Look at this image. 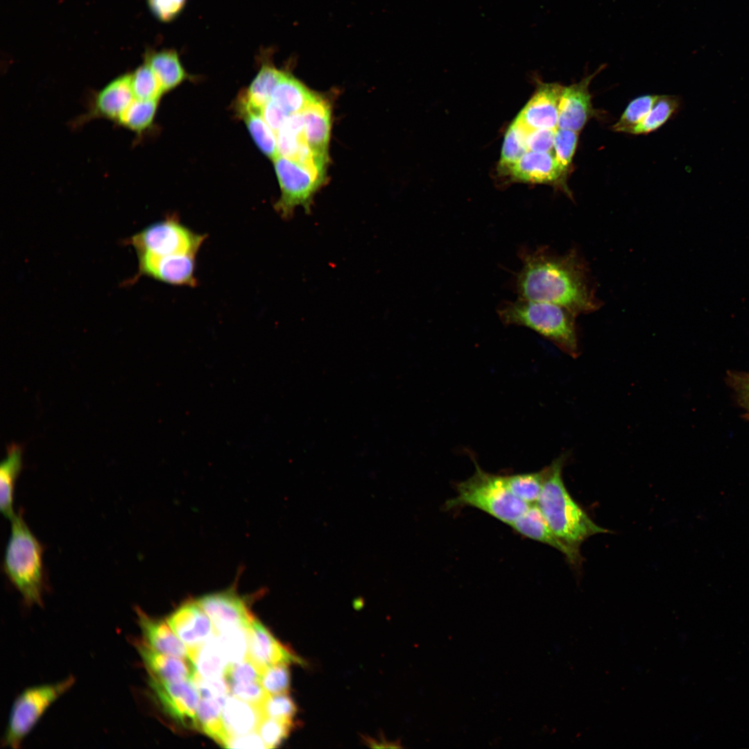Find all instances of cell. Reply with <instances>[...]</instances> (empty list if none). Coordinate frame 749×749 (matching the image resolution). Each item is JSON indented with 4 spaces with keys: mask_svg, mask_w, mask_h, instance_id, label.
<instances>
[{
    "mask_svg": "<svg viewBox=\"0 0 749 749\" xmlns=\"http://www.w3.org/2000/svg\"><path fill=\"white\" fill-rule=\"evenodd\" d=\"M741 392H742L743 398H744V399H746V404L748 405V407H749V390H741Z\"/></svg>",
    "mask_w": 749,
    "mask_h": 749,
    "instance_id": "49",
    "label": "cell"
},
{
    "mask_svg": "<svg viewBox=\"0 0 749 749\" xmlns=\"http://www.w3.org/2000/svg\"><path fill=\"white\" fill-rule=\"evenodd\" d=\"M225 748H266L257 731L246 734L230 737Z\"/></svg>",
    "mask_w": 749,
    "mask_h": 749,
    "instance_id": "47",
    "label": "cell"
},
{
    "mask_svg": "<svg viewBox=\"0 0 749 749\" xmlns=\"http://www.w3.org/2000/svg\"><path fill=\"white\" fill-rule=\"evenodd\" d=\"M605 66H600L578 83L563 87L558 108V128L579 132L585 127L594 114L589 86Z\"/></svg>",
    "mask_w": 749,
    "mask_h": 749,
    "instance_id": "12",
    "label": "cell"
},
{
    "mask_svg": "<svg viewBox=\"0 0 749 749\" xmlns=\"http://www.w3.org/2000/svg\"><path fill=\"white\" fill-rule=\"evenodd\" d=\"M22 463L21 447L16 444L10 445L0 465V509L3 516L9 519L15 515L14 490Z\"/></svg>",
    "mask_w": 749,
    "mask_h": 749,
    "instance_id": "24",
    "label": "cell"
},
{
    "mask_svg": "<svg viewBox=\"0 0 749 749\" xmlns=\"http://www.w3.org/2000/svg\"><path fill=\"white\" fill-rule=\"evenodd\" d=\"M546 476V468L529 473L505 476L510 492L528 505L535 504L541 494Z\"/></svg>",
    "mask_w": 749,
    "mask_h": 749,
    "instance_id": "30",
    "label": "cell"
},
{
    "mask_svg": "<svg viewBox=\"0 0 749 749\" xmlns=\"http://www.w3.org/2000/svg\"><path fill=\"white\" fill-rule=\"evenodd\" d=\"M261 685L270 695L288 694L291 685V673L288 664H277L266 668L262 674Z\"/></svg>",
    "mask_w": 749,
    "mask_h": 749,
    "instance_id": "37",
    "label": "cell"
},
{
    "mask_svg": "<svg viewBox=\"0 0 749 749\" xmlns=\"http://www.w3.org/2000/svg\"><path fill=\"white\" fill-rule=\"evenodd\" d=\"M294 723L265 717L260 723L257 732L266 748L277 747L288 737Z\"/></svg>",
    "mask_w": 749,
    "mask_h": 749,
    "instance_id": "39",
    "label": "cell"
},
{
    "mask_svg": "<svg viewBox=\"0 0 749 749\" xmlns=\"http://www.w3.org/2000/svg\"><path fill=\"white\" fill-rule=\"evenodd\" d=\"M195 671L205 678H224L229 665L214 639H210L198 648L188 652Z\"/></svg>",
    "mask_w": 749,
    "mask_h": 749,
    "instance_id": "28",
    "label": "cell"
},
{
    "mask_svg": "<svg viewBox=\"0 0 749 749\" xmlns=\"http://www.w3.org/2000/svg\"><path fill=\"white\" fill-rule=\"evenodd\" d=\"M273 160L281 189V196L274 205L275 210L286 219L293 215L298 206L309 212L313 197L322 182L296 161L280 155Z\"/></svg>",
    "mask_w": 749,
    "mask_h": 749,
    "instance_id": "8",
    "label": "cell"
},
{
    "mask_svg": "<svg viewBox=\"0 0 749 749\" xmlns=\"http://www.w3.org/2000/svg\"><path fill=\"white\" fill-rule=\"evenodd\" d=\"M678 106V101L675 97L659 96L648 114L634 128L632 134H646L657 129L671 117Z\"/></svg>",
    "mask_w": 749,
    "mask_h": 749,
    "instance_id": "35",
    "label": "cell"
},
{
    "mask_svg": "<svg viewBox=\"0 0 749 749\" xmlns=\"http://www.w3.org/2000/svg\"><path fill=\"white\" fill-rule=\"evenodd\" d=\"M135 610L143 641L148 646L165 655L189 659L187 646L176 635L166 620L151 617L139 608Z\"/></svg>",
    "mask_w": 749,
    "mask_h": 749,
    "instance_id": "21",
    "label": "cell"
},
{
    "mask_svg": "<svg viewBox=\"0 0 749 749\" xmlns=\"http://www.w3.org/2000/svg\"><path fill=\"white\" fill-rule=\"evenodd\" d=\"M529 129L517 118L508 129L502 146L500 168L503 170L520 158L526 151V137Z\"/></svg>",
    "mask_w": 749,
    "mask_h": 749,
    "instance_id": "32",
    "label": "cell"
},
{
    "mask_svg": "<svg viewBox=\"0 0 749 749\" xmlns=\"http://www.w3.org/2000/svg\"><path fill=\"white\" fill-rule=\"evenodd\" d=\"M211 619L216 633L248 628L255 618L245 601L232 589L204 595L196 600Z\"/></svg>",
    "mask_w": 749,
    "mask_h": 749,
    "instance_id": "11",
    "label": "cell"
},
{
    "mask_svg": "<svg viewBox=\"0 0 749 749\" xmlns=\"http://www.w3.org/2000/svg\"><path fill=\"white\" fill-rule=\"evenodd\" d=\"M563 87L558 83L540 84L517 119L530 130H556Z\"/></svg>",
    "mask_w": 749,
    "mask_h": 749,
    "instance_id": "15",
    "label": "cell"
},
{
    "mask_svg": "<svg viewBox=\"0 0 749 749\" xmlns=\"http://www.w3.org/2000/svg\"><path fill=\"white\" fill-rule=\"evenodd\" d=\"M135 644L150 676L168 682L191 680L196 671L190 659L163 654L144 641L138 640Z\"/></svg>",
    "mask_w": 749,
    "mask_h": 749,
    "instance_id": "20",
    "label": "cell"
},
{
    "mask_svg": "<svg viewBox=\"0 0 749 749\" xmlns=\"http://www.w3.org/2000/svg\"><path fill=\"white\" fill-rule=\"evenodd\" d=\"M187 0H147L153 15L162 22L174 20L184 10Z\"/></svg>",
    "mask_w": 749,
    "mask_h": 749,
    "instance_id": "44",
    "label": "cell"
},
{
    "mask_svg": "<svg viewBox=\"0 0 749 749\" xmlns=\"http://www.w3.org/2000/svg\"><path fill=\"white\" fill-rule=\"evenodd\" d=\"M225 698H202L197 710L198 730L204 732L224 748L230 737L222 718V705Z\"/></svg>",
    "mask_w": 749,
    "mask_h": 749,
    "instance_id": "27",
    "label": "cell"
},
{
    "mask_svg": "<svg viewBox=\"0 0 749 749\" xmlns=\"http://www.w3.org/2000/svg\"><path fill=\"white\" fill-rule=\"evenodd\" d=\"M261 675L258 667L246 657L239 662L229 664L224 678L227 684L259 682Z\"/></svg>",
    "mask_w": 749,
    "mask_h": 749,
    "instance_id": "42",
    "label": "cell"
},
{
    "mask_svg": "<svg viewBox=\"0 0 749 749\" xmlns=\"http://www.w3.org/2000/svg\"><path fill=\"white\" fill-rule=\"evenodd\" d=\"M130 78V74L120 76L100 89L84 119L104 118L117 122L135 98Z\"/></svg>",
    "mask_w": 749,
    "mask_h": 749,
    "instance_id": "18",
    "label": "cell"
},
{
    "mask_svg": "<svg viewBox=\"0 0 749 749\" xmlns=\"http://www.w3.org/2000/svg\"><path fill=\"white\" fill-rule=\"evenodd\" d=\"M506 325L528 327L549 339L573 358L580 354L576 315L562 306L518 299L506 303L499 311Z\"/></svg>",
    "mask_w": 749,
    "mask_h": 749,
    "instance_id": "4",
    "label": "cell"
},
{
    "mask_svg": "<svg viewBox=\"0 0 749 749\" xmlns=\"http://www.w3.org/2000/svg\"><path fill=\"white\" fill-rule=\"evenodd\" d=\"M191 680L203 698L220 699L230 692L229 685L224 678H205L195 671Z\"/></svg>",
    "mask_w": 749,
    "mask_h": 749,
    "instance_id": "43",
    "label": "cell"
},
{
    "mask_svg": "<svg viewBox=\"0 0 749 749\" xmlns=\"http://www.w3.org/2000/svg\"><path fill=\"white\" fill-rule=\"evenodd\" d=\"M149 686L163 711L177 723L198 730L200 694L191 680L168 682L149 675Z\"/></svg>",
    "mask_w": 749,
    "mask_h": 749,
    "instance_id": "9",
    "label": "cell"
},
{
    "mask_svg": "<svg viewBox=\"0 0 749 749\" xmlns=\"http://www.w3.org/2000/svg\"><path fill=\"white\" fill-rule=\"evenodd\" d=\"M474 463V474L456 485L457 494L446 502L445 508H476L510 526L531 505L510 492L505 476L486 472Z\"/></svg>",
    "mask_w": 749,
    "mask_h": 749,
    "instance_id": "5",
    "label": "cell"
},
{
    "mask_svg": "<svg viewBox=\"0 0 749 749\" xmlns=\"http://www.w3.org/2000/svg\"><path fill=\"white\" fill-rule=\"evenodd\" d=\"M659 96L644 95L633 99L627 106L619 120L612 126L615 132L631 133L646 117Z\"/></svg>",
    "mask_w": 749,
    "mask_h": 749,
    "instance_id": "34",
    "label": "cell"
},
{
    "mask_svg": "<svg viewBox=\"0 0 749 749\" xmlns=\"http://www.w3.org/2000/svg\"><path fill=\"white\" fill-rule=\"evenodd\" d=\"M313 95L300 81L284 72L272 94L270 101L290 116L302 112Z\"/></svg>",
    "mask_w": 749,
    "mask_h": 749,
    "instance_id": "25",
    "label": "cell"
},
{
    "mask_svg": "<svg viewBox=\"0 0 749 749\" xmlns=\"http://www.w3.org/2000/svg\"><path fill=\"white\" fill-rule=\"evenodd\" d=\"M556 130H530L526 137L528 150L551 152L553 148Z\"/></svg>",
    "mask_w": 749,
    "mask_h": 749,
    "instance_id": "45",
    "label": "cell"
},
{
    "mask_svg": "<svg viewBox=\"0 0 749 749\" xmlns=\"http://www.w3.org/2000/svg\"><path fill=\"white\" fill-rule=\"evenodd\" d=\"M228 685L230 692L234 696L261 709L270 696L259 682L230 683Z\"/></svg>",
    "mask_w": 749,
    "mask_h": 749,
    "instance_id": "41",
    "label": "cell"
},
{
    "mask_svg": "<svg viewBox=\"0 0 749 749\" xmlns=\"http://www.w3.org/2000/svg\"><path fill=\"white\" fill-rule=\"evenodd\" d=\"M303 135L311 150L328 157V145L331 130V107L328 101L314 94L301 112Z\"/></svg>",
    "mask_w": 749,
    "mask_h": 749,
    "instance_id": "19",
    "label": "cell"
},
{
    "mask_svg": "<svg viewBox=\"0 0 749 749\" xmlns=\"http://www.w3.org/2000/svg\"><path fill=\"white\" fill-rule=\"evenodd\" d=\"M503 171L516 180L540 184L555 183L566 173L551 152L531 150Z\"/></svg>",
    "mask_w": 749,
    "mask_h": 749,
    "instance_id": "17",
    "label": "cell"
},
{
    "mask_svg": "<svg viewBox=\"0 0 749 749\" xmlns=\"http://www.w3.org/2000/svg\"><path fill=\"white\" fill-rule=\"evenodd\" d=\"M261 709L266 717L293 723L298 707L288 694L270 695Z\"/></svg>",
    "mask_w": 749,
    "mask_h": 749,
    "instance_id": "40",
    "label": "cell"
},
{
    "mask_svg": "<svg viewBox=\"0 0 749 749\" xmlns=\"http://www.w3.org/2000/svg\"><path fill=\"white\" fill-rule=\"evenodd\" d=\"M510 526L524 537L558 550L571 565L576 567L581 565L583 557L580 549L567 545L553 532L536 503L531 505Z\"/></svg>",
    "mask_w": 749,
    "mask_h": 749,
    "instance_id": "16",
    "label": "cell"
},
{
    "mask_svg": "<svg viewBox=\"0 0 749 749\" xmlns=\"http://www.w3.org/2000/svg\"><path fill=\"white\" fill-rule=\"evenodd\" d=\"M567 454H562L545 467L544 485L537 505L553 532L567 545L580 549L589 537L609 533L597 525L574 500L562 479Z\"/></svg>",
    "mask_w": 749,
    "mask_h": 749,
    "instance_id": "2",
    "label": "cell"
},
{
    "mask_svg": "<svg viewBox=\"0 0 749 749\" xmlns=\"http://www.w3.org/2000/svg\"><path fill=\"white\" fill-rule=\"evenodd\" d=\"M74 683V677L69 676L55 683L28 687L20 693L12 703L3 745L19 748L49 707Z\"/></svg>",
    "mask_w": 749,
    "mask_h": 749,
    "instance_id": "6",
    "label": "cell"
},
{
    "mask_svg": "<svg viewBox=\"0 0 749 749\" xmlns=\"http://www.w3.org/2000/svg\"><path fill=\"white\" fill-rule=\"evenodd\" d=\"M261 115L275 133L277 132L287 117H289L270 100L262 107Z\"/></svg>",
    "mask_w": 749,
    "mask_h": 749,
    "instance_id": "46",
    "label": "cell"
},
{
    "mask_svg": "<svg viewBox=\"0 0 749 749\" xmlns=\"http://www.w3.org/2000/svg\"><path fill=\"white\" fill-rule=\"evenodd\" d=\"M229 664L246 658L248 648L247 628H234L220 633L215 639Z\"/></svg>",
    "mask_w": 749,
    "mask_h": 749,
    "instance_id": "33",
    "label": "cell"
},
{
    "mask_svg": "<svg viewBox=\"0 0 749 749\" xmlns=\"http://www.w3.org/2000/svg\"><path fill=\"white\" fill-rule=\"evenodd\" d=\"M266 716L261 708L227 695L222 705V718L230 737L257 731Z\"/></svg>",
    "mask_w": 749,
    "mask_h": 749,
    "instance_id": "22",
    "label": "cell"
},
{
    "mask_svg": "<svg viewBox=\"0 0 749 749\" xmlns=\"http://www.w3.org/2000/svg\"><path fill=\"white\" fill-rule=\"evenodd\" d=\"M578 141V132L559 128L556 130L553 144L555 156L565 172L570 168Z\"/></svg>",
    "mask_w": 749,
    "mask_h": 749,
    "instance_id": "38",
    "label": "cell"
},
{
    "mask_svg": "<svg viewBox=\"0 0 749 749\" xmlns=\"http://www.w3.org/2000/svg\"><path fill=\"white\" fill-rule=\"evenodd\" d=\"M145 62L155 73L164 92L177 87L187 76L177 51L173 49L149 52L145 56Z\"/></svg>",
    "mask_w": 749,
    "mask_h": 749,
    "instance_id": "26",
    "label": "cell"
},
{
    "mask_svg": "<svg viewBox=\"0 0 749 749\" xmlns=\"http://www.w3.org/2000/svg\"><path fill=\"white\" fill-rule=\"evenodd\" d=\"M207 235L195 232L184 225L177 216L146 227L128 240L137 253H149L157 256L182 254L197 255Z\"/></svg>",
    "mask_w": 749,
    "mask_h": 749,
    "instance_id": "7",
    "label": "cell"
},
{
    "mask_svg": "<svg viewBox=\"0 0 749 749\" xmlns=\"http://www.w3.org/2000/svg\"><path fill=\"white\" fill-rule=\"evenodd\" d=\"M10 521L4 571L28 605H42L44 587L42 545L26 525L21 511Z\"/></svg>",
    "mask_w": 749,
    "mask_h": 749,
    "instance_id": "3",
    "label": "cell"
},
{
    "mask_svg": "<svg viewBox=\"0 0 749 749\" xmlns=\"http://www.w3.org/2000/svg\"><path fill=\"white\" fill-rule=\"evenodd\" d=\"M166 620L188 652L203 645L215 632L211 619L196 601L183 603Z\"/></svg>",
    "mask_w": 749,
    "mask_h": 749,
    "instance_id": "14",
    "label": "cell"
},
{
    "mask_svg": "<svg viewBox=\"0 0 749 749\" xmlns=\"http://www.w3.org/2000/svg\"><path fill=\"white\" fill-rule=\"evenodd\" d=\"M520 257L519 299L558 304L576 316L599 308L587 267L576 250L559 255L541 248L522 250Z\"/></svg>",
    "mask_w": 749,
    "mask_h": 749,
    "instance_id": "1",
    "label": "cell"
},
{
    "mask_svg": "<svg viewBox=\"0 0 749 749\" xmlns=\"http://www.w3.org/2000/svg\"><path fill=\"white\" fill-rule=\"evenodd\" d=\"M284 74L271 63L264 62L251 83L248 89L244 92L249 103L261 110L270 100L272 94Z\"/></svg>",
    "mask_w": 749,
    "mask_h": 749,
    "instance_id": "29",
    "label": "cell"
},
{
    "mask_svg": "<svg viewBox=\"0 0 749 749\" xmlns=\"http://www.w3.org/2000/svg\"><path fill=\"white\" fill-rule=\"evenodd\" d=\"M237 110L262 153L273 160L278 156L275 133L264 119L261 110L249 103L245 93L239 97Z\"/></svg>",
    "mask_w": 749,
    "mask_h": 749,
    "instance_id": "23",
    "label": "cell"
},
{
    "mask_svg": "<svg viewBox=\"0 0 749 749\" xmlns=\"http://www.w3.org/2000/svg\"><path fill=\"white\" fill-rule=\"evenodd\" d=\"M137 256L139 275H146L174 286L195 287L198 284L195 255L157 256L137 253Z\"/></svg>",
    "mask_w": 749,
    "mask_h": 749,
    "instance_id": "10",
    "label": "cell"
},
{
    "mask_svg": "<svg viewBox=\"0 0 749 749\" xmlns=\"http://www.w3.org/2000/svg\"><path fill=\"white\" fill-rule=\"evenodd\" d=\"M743 383H741L740 388L741 390H749V376L745 377L742 379Z\"/></svg>",
    "mask_w": 749,
    "mask_h": 749,
    "instance_id": "48",
    "label": "cell"
},
{
    "mask_svg": "<svg viewBox=\"0 0 749 749\" xmlns=\"http://www.w3.org/2000/svg\"><path fill=\"white\" fill-rule=\"evenodd\" d=\"M248 657L264 673L266 668L277 664H304V660L280 643L256 618L247 628Z\"/></svg>",
    "mask_w": 749,
    "mask_h": 749,
    "instance_id": "13",
    "label": "cell"
},
{
    "mask_svg": "<svg viewBox=\"0 0 749 749\" xmlns=\"http://www.w3.org/2000/svg\"><path fill=\"white\" fill-rule=\"evenodd\" d=\"M158 101L157 99L141 100L135 98L117 123L123 128L135 132H142L153 123Z\"/></svg>",
    "mask_w": 749,
    "mask_h": 749,
    "instance_id": "31",
    "label": "cell"
},
{
    "mask_svg": "<svg viewBox=\"0 0 749 749\" xmlns=\"http://www.w3.org/2000/svg\"><path fill=\"white\" fill-rule=\"evenodd\" d=\"M130 76L131 88L135 98L159 100L164 93L159 80L146 62L137 68Z\"/></svg>",
    "mask_w": 749,
    "mask_h": 749,
    "instance_id": "36",
    "label": "cell"
}]
</instances>
